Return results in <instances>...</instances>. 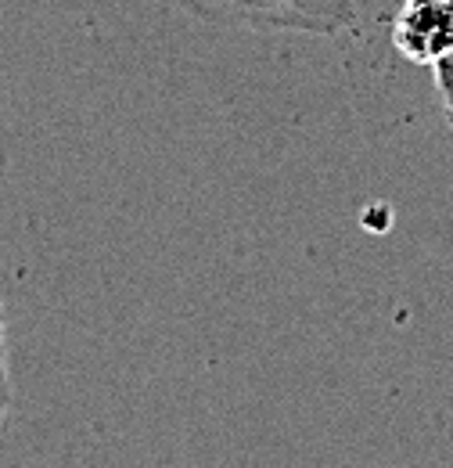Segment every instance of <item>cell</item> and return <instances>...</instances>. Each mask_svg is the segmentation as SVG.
<instances>
[{"mask_svg":"<svg viewBox=\"0 0 453 468\" xmlns=\"http://www.w3.org/2000/svg\"><path fill=\"white\" fill-rule=\"evenodd\" d=\"M176 7L216 29L345 37L360 26L356 0H176Z\"/></svg>","mask_w":453,"mask_h":468,"instance_id":"cell-1","label":"cell"},{"mask_svg":"<svg viewBox=\"0 0 453 468\" xmlns=\"http://www.w3.org/2000/svg\"><path fill=\"white\" fill-rule=\"evenodd\" d=\"M389 40L410 65H436L453 48V0H403Z\"/></svg>","mask_w":453,"mask_h":468,"instance_id":"cell-2","label":"cell"},{"mask_svg":"<svg viewBox=\"0 0 453 468\" xmlns=\"http://www.w3.org/2000/svg\"><path fill=\"white\" fill-rule=\"evenodd\" d=\"M11 410V371H7V317H4V299H0V432Z\"/></svg>","mask_w":453,"mask_h":468,"instance_id":"cell-3","label":"cell"},{"mask_svg":"<svg viewBox=\"0 0 453 468\" xmlns=\"http://www.w3.org/2000/svg\"><path fill=\"white\" fill-rule=\"evenodd\" d=\"M432 72H436V87H439V101H443L447 126L453 130V48L432 65Z\"/></svg>","mask_w":453,"mask_h":468,"instance_id":"cell-4","label":"cell"}]
</instances>
